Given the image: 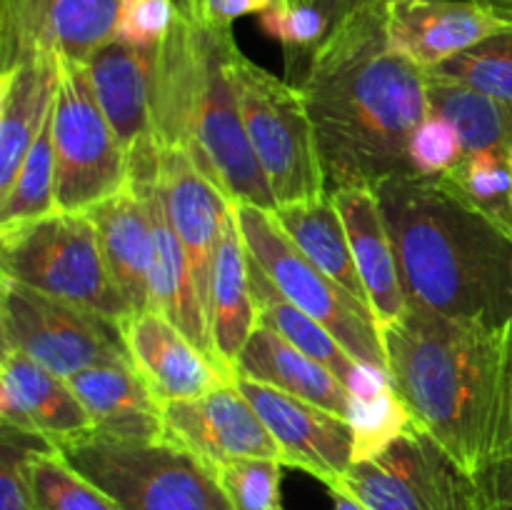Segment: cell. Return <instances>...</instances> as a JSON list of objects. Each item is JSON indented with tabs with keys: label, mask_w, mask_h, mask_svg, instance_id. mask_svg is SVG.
I'll use <instances>...</instances> for the list:
<instances>
[{
	"label": "cell",
	"mask_w": 512,
	"mask_h": 510,
	"mask_svg": "<svg viewBox=\"0 0 512 510\" xmlns=\"http://www.w3.org/2000/svg\"><path fill=\"white\" fill-rule=\"evenodd\" d=\"M298 88L333 190L415 175L410 140L430 115L428 78L390 45L383 0L330 30Z\"/></svg>",
	"instance_id": "6da1fadb"
},
{
	"label": "cell",
	"mask_w": 512,
	"mask_h": 510,
	"mask_svg": "<svg viewBox=\"0 0 512 510\" xmlns=\"http://www.w3.org/2000/svg\"><path fill=\"white\" fill-rule=\"evenodd\" d=\"M380 335L398 398L465 473L512 458V318H448L408 300Z\"/></svg>",
	"instance_id": "7a4b0ae2"
},
{
	"label": "cell",
	"mask_w": 512,
	"mask_h": 510,
	"mask_svg": "<svg viewBox=\"0 0 512 510\" xmlns=\"http://www.w3.org/2000/svg\"><path fill=\"white\" fill-rule=\"evenodd\" d=\"M405 298L448 318H512V238L443 178L398 175L375 188Z\"/></svg>",
	"instance_id": "3957f363"
},
{
	"label": "cell",
	"mask_w": 512,
	"mask_h": 510,
	"mask_svg": "<svg viewBox=\"0 0 512 510\" xmlns=\"http://www.w3.org/2000/svg\"><path fill=\"white\" fill-rule=\"evenodd\" d=\"M235 53L233 28H213L190 0H175V23L155 58V135L160 148L188 150L230 203L275 210L240 115Z\"/></svg>",
	"instance_id": "277c9868"
},
{
	"label": "cell",
	"mask_w": 512,
	"mask_h": 510,
	"mask_svg": "<svg viewBox=\"0 0 512 510\" xmlns=\"http://www.w3.org/2000/svg\"><path fill=\"white\" fill-rule=\"evenodd\" d=\"M58 450L120 510H235L218 473L165 438L128 443L88 435Z\"/></svg>",
	"instance_id": "5b68a950"
},
{
	"label": "cell",
	"mask_w": 512,
	"mask_h": 510,
	"mask_svg": "<svg viewBox=\"0 0 512 510\" xmlns=\"http://www.w3.org/2000/svg\"><path fill=\"white\" fill-rule=\"evenodd\" d=\"M3 275L123 323L133 315L110 275L98 230L85 213H53L0 230Z\"/></svg>",
	"instance_id": "8992f818"
},
{
	"label": "cell",
	"mask_w": 512,
	"mask_h": 510,
	"mask_svg": "<svg viewBox=\"0 0 512 510\" xmlns=\"http://www.w3.org/2000/svg\"><path fill=\"white\" fill-rule=\"evenodd\" d=\"M250 148L278 205L328 193V175L315 140L313 120L298 85L260 68L238 48L233 60Z\"/></svg>",
	"instance_id": "52a82bcc"
},
{
	"label": "cell",
	"mask_w": 512,
	"mask_h": 510,
	"mask_svg": "<svg viewBox=\"0 0 512 510\" xmlns=\"http://www.w3.org/2000/svg\"><path fill=\"white\" fill-rule=\"evenodd\" d=\"M233 210L245 248L278 285L280 293L310 318L323 323L358 363L388 370L383 335L373 310L300 253L275 218V210L250 203H233Z\"/></svg>",
	"instance_id": "ba28073f"
},
{
	"label": "cell",
	"mask_w": 512,
	"mask_h": 510,
	"mask_svg": "<svg viewBox=\"0 0 512 510\" xmlns=\"http://www.w3.org/2000/svg\"><path fill=\"white\" fill-rule=\"evenodd\" d=\"M0 335L3 350H20L60 378L98 365H135L118 320L8 275H0Z\"/></svg>",
	"instance_id": "9c48e42d"
},
{
	"label": "cell",
	"mask_w": 512,
	"mask_h": 510,
	"mask_svg": "<svg viewBox=\"0 0 512 510\" xmlns=\"http://www.w3.org/2000/svg\"><path fill=\"white\" fill-rule=\"evenodd\" d=\"M55 198L60 213H88L128 188V160L100 110L88 68L60 60L53 100Z\"/></svg>",
	"instance_id": "30bf717a"
},
{
	"label": "cell",
	"mask_w": 512,
	"mask_h": 510,
	"mask_svg": "<svg viewBox=\"0 0 512 510\" xmlns=\"http://www.w3.org/2000/svg\"><path fill=\"white\" fill-rule=\"evenodd\" d=\"M330 493L365 510H475L473 475L418 425L375 458L355 460Z\"/></svg>",
	"instance_id": "8fae6325"
},
{
	"label": "cell",
	"mask_w": 512,
	"mask_h": 510,
	"mask_svg": "<svg viewBox=\"0 0 512 510\" xmlns=\"http://www.w3.org/2000/svg\"><path fill=\"white\" fill-rule=\"evenodd\" d=\"M155 58L158 48H135L110 40L85 65L100 110L128 160V185H150L158 180L160 143L153 115Z\"/></svg>",
	"instance_id": "7c38bea8"
},
{
	"label": "cell",
	"mask_w": 512,
	"mask_h": 510,
	"mask_svg": "<svg viewBox=\"0 0 512 510\" xmlns=\"http://www.w3.org/2000/svg\"><path fill=\"white\" fill-rule=\"evenodd\" d=\"M235 385L278 443L283 465L305 470L328 490L335 488L355 460L350 420L245 375H235Z\"/></svg>",
	"instance_id": "4fadbf2b"
},
{
	"label": "cell",
	"mask_w": 512,
	"mask_h": 510,
	"mask_svg": "<svg viewBox=\"0 0 512 510\" xmlns=\"http://www.w3.org/2000/svg\"><path fill=\"white\" fill-rule=\"evenodd\" d=\"M165 440L198 455L218 470L240 458H275L280 448L238 385L208 395L163 403Z\"/></svg>",
	"instance_id": "5bb4252c"
},
{
	"label": "cell",
	"mask_w": 512,
	"mask_h": 510,
	"mask_svg": "<svg viewBox=\"0 0 512 510\" xmlns=\"http://www.w3.org/2000/svg\"><path fill=\"white\" fill-rule=\"evenodd\" d=\"M383 8L390 45L423 70L512 28L478 0H383Z\"/></svg>",
	"instance_id": "9a60e30c"
},
{
	"label": "cell",
	"mask_w": 512,
	"mask_h": 510,
	"mask_svg": "<svg viewBox=\"0 0 512 510\" xmlns=\"http://www.w3.org/2000/svg\"><path fill=\"white\" fill-rule=\"evenodd\" d=\"M158 193L165 215L193 265L200 300L208 313L215 253L233 203L183 148H160Z\"/></svg>",
	"instance_id": "2e32d148"
},
{
	"label": "cell",
	"mask_w": 512,
	"mask_h": 510,
	"mask_svg": "<svg viewBox=\"0 0 512 510\" xmlns=\"http://www.w3.org/2000/svg\"><path fill=\"white\" fill-rule=\"evenodd\" d=\"M120 0H33L18 18L0 23L3 68L33 50H48L68 63L88 65L115 40Z\"/></svg>",
	"instance_id": "e0dca14e"
},
{
	"label": "cell",
	"mask_w": 512,
	"mask_h": 510,
	"mask_svg": "<svg viewBox=\"0 0 512 510\" xmlns=\"http://www.w3.org/2000/svg\"><path fill=\"white\" fill-rule=\"evenodd\" d=\"M0 420L38 435L53 448L95 433L88 410L70 383L20 350H3L0 363Z\"/></svg>",
	"instance_id": "ac0fdd59"
},
{
	"label": "cell",
	"mask_w": 512,
	"mask_h": 510,
	"mask_svg": "<svg viewBox=\"0 0 512 510\" xmlns=\"http://www.w3.org/2000/svg\"><path fill=\"white\" fill-rule=\"evenodd\" d=\"M120 325L135 368L163 403L200 398L225 385H235V373L213 363L165 315L140 310Z\"/></svg>",
	"instance_id": "d6986e66"
},
{
	"label": "cell",
	"mask_w": 512,
	"mask_h": 510,
	"mask_svg": "<svg viewBox=\"0 0 512 510\" xmlns=\"http://www.w3.org/2000/svg\"><path fill=\"white\" fill-rule=\"evenodd\" d=\"M145 198L150 210V223H153L155 238V258H153V275H150V310L165 315L175 328L183 335H188L213 363L220 368L230 370L220 360L218 350L213 345L210 335L208 313L200 300L198 283H195L193 265H190L188 253L183 243L175 235L168 215H165L163 200L158 193V180L150 185H130ZM233 373V370H230Z\"/></svg>",
	"instance_id": "ffe728a7"
},
{
	"label": "cell",
	"mask_w": 512,
	"mask_h": 510,
	"mask_svg": "<svg viewBox=\"0 0 512 510\" xmlns=\"http://www.w3.org/2000/svg\"><path fill=\"white\" fill-rule=\"evenodd\" d=\"M93 420V435L128 443L165 438L163 400L135 365H98L65 378Z\"/></svg>",
	"instance_id": "44dd1931"
},
{
	"label": "cell",
	"mask_w": 512,
	"mask_h": 510,
	"mask_svg": "<svg viewBox=\"0 0 512 510\" xmlns=\"http://www.w3.org/2000/svg\"><path fill=\"white\" fill-rule=\"evenodd\" d=\"M60 58L48 50L20 55L0 68V195L8 193L53 110Z\"/></svg>",
	"instance_id": "7402d4cb"
},
{
	"label": "cell",
	"mask_w": 512,
	"mask_h": 510,
	"mask_svg": "<svg viewBox=\"0 0 512 510\" xmlns=\"http://www.w3.org/2000/svg\"><path fill=\"white\" fill-rule=\"evenodd\" d=\"M338 203L340 215L348 228L355 268L365 285L368 305L378 328L398 323L408 308L393 240L385 225L380 200L373 188H338L330 190Z\"/></svg>",
	"instance_id": "603a6c76"
},
{
	"label": "cell",
	"mask_w": 512,
	"mask_h": 510,
	"mask_svg": "<svg viewBox=\"0 0 512 510\" xmlns=\"http://www.w3.org/2000/svg\"><path fill=\"white\" fill-rule=\"evenodd\" d=\"M110 275L118 283L133 313L150 310V275H153L155 238L150 210L143 195L128 185L105 203L88 210Z\"/></svg>",
	"instance_id": "cb8c5ba5"
},
{
	"label": "cell",
	"mask_w": 512,
	"mask_h": 510,
	"mask_svg": "<svg viewBox=\"0 0 512 510\" xmlns=\"http://www.w3.org/2000/svg\"><path fill=\"white\" fill-rule=\"evenodd\" d=\"M235 375L273 385L343 418L350 415L353 395L343 380L265 325H258L248 338L235 365Z\"/></svg>",
	"instance_id": "d4e9b609"
},
{
	"label": "cell",
	"mask_w": 512,
	"mask_h": 510,
	"mask_svg": "<svg viewBox=\"0 0 512 510\" xmlns=\"http://www.w3.org/2000/svg\"><path fill=\"white\" fill-rule=\"evenodd\" d=\"M208 323L220 360L235 373L245 343L258 328V310L250 293L248 248L240 235L233 205L225 218L223 238L215 253L208 293Z\"/></svg>",
	"instance_id": "484cf974"
},
{
	"label": "cell",
	"mask_w": 512,
	"mask_h": 510,
	"mask_svg": "<svg viewBox=\"0 0 512 510\" xmlns=\"http://www.w3.org/2000/svg\"><path fill=\"white\" fill-rule=\"evenodd\" d=\"M275 218L310 263H315L335 283L343 285L353 298L368 305L365 285L355 268L348 228L330 190L315 198L278 205Z\"/></svg>",
	"instance_id": "4316f807"
},
{
	"label": "cell",
	"mask_w": 512,
	"mask_h": 510,
	"mask_svg": "<svg viewBox=\"0 0 512 510\" xmlns=\"http://www.w3.org/2000/svg\"><path fill=\"white\" fill-rule=\"evenodd\" d=\"M248 268L250 293H253L255 310H258V325H265V328H270L273 333H278L280 338L288 340L290 345L303 350L305 355H310L313 360L323 363L325 368H328L330 373L338 375L345 383V388H348L350 380L358 373V360L338 343V338H335L323 323H318V320L310 318L305 310H300L298 305L290 303L250 253Z\"/></svg>",
	"instance_id": "83f0119b"
},
{
	"label": "cell",
	"mask_w": 512,
	"mask_h": 510,
	"mask_svg": "<svg viewBox=\"0 0 512 510\" xmlns=\"http://www.w3.org/2000/svg\"><path fill=\"white\" fill-rule=\"evenodd\" d=\"M425 78L430 113L453 123L465 155L485 150L510 155L512 103L455 80L435 78L430 73H425Z\"/></svg>",
	"instance_id": "f1b7e54d"
},
{
	"label": "cell",
	"mask_w": 512,
	"mask_h": 510,
	"mask_svg": "<svg viewBox=\"0 0 512 510\" xmlns=\"http://www.w3.org/2000/svg\"><path fill=\"white\" fill-rule=\"evenodd\" d=\"M58 213L55 198V150H53V110L30 145L18 175L8 193L0 195V230L33 223Z\"/></svg>",
	"instance_id": "f546056e"
},
{
	"label": "cell",
	"mask_w": 512,
	"mask_h": 510,
	"mask_svg": "<svg viewBox=\"0 0 512 510\" xmlns=\"http://www.w3.org/2000/svg\"><path fill=\"white\" fill-rule=\"evenodd\" d=\"M28 485L33 510H120L108 493L75 470L53 445L30 455Z\"/></svg>",
	"instance_id": "4dcf8cb0"
},
{
	"label": "cell",
	"mask_w": 512,
	"mask_h": 510,
	"mask_svg": "<svg viewBox=\"0 0 512 510\" xmlns=\"http://www.w3.org/2000/svg\"><path fill=\"white\" fill-rule=\"evenodd\" d=\"M443 180L512 238L510 155L493 150L463 155V160L448 175H443Z\"/></svg>",
	"instance_id": "1f68e13d"
},
{
	"label": "cell",
	"mask_w": 512,
	"mask_h": 510,
	"mask_svg": "<svg viewBox=\"0 0 512 510\" xmlns=\"http://www.w3.org/2000/svg\"><path fill=\"white\" fill-rule=\"evenodd\" d=\"M258 25L268 38L278 40L283 45L288 75L293 85L303 80L315 50L330 35L328 18L313 3H288V0H280L278 5L258 15Z\"/></svg>",
	"instance_id": "d6a6232c"
},
{
	"label": "cell",
	"mask_w": 512,
	"mask_h": 510,
	"mask_svg": "<svg viewBox=\"0 0 512 510\" xmlns=\"http://www.w3.org/2000/svg\"><path fill=\"white\" fill-rule=\"evenodd\" d=\"M425 73L465 83L470 88H478L512 103V28L483 40L475 48L455 55L438 68L425 70Z\"/></svg>",
	"instance_id": "836d02e7"
},
{
	"label": "cell",
	"mask_w": 512,
	"mask_h": 510,
	"mask_svg": "<svg viewBox=\"0 0 512 510\" xmlns=\"http://www.w3.org/2000/svg\"><path fill=\"white\" fill-rule=\"evenodd\" d=\"M348 420L355 435V460L375 458L415 428L413 415L398 398L393 383L375 398H353Z\"/></svg>",
	"instance_id": "e575fe53"
},
{
	"label": "cell",
	"mask_w": 512,
	"mask_h": 510,
	"mask_svg": "<svg viewBox=\"0 0 512 510\" xmlns=\"http://www.w3.org/2000/svg\"><path fill=\"white\" fill-rule=\"evenodd\" d=\"M283 468V460L275 458H240L220 465L215 473L235 510H283Z\"/></svg>",
	"instance_id": "d590c367"
},
{
	"label": "cell",
	"mask_w": 512,
	"mask_h": 510,
	"mask_svg": "<svg viewBox=\"0 0 512 510\" xmlns=\"http://www.w3.org/2000/svg\"><path fill=\"white\" fill-rule=\"evenodd\" d=\"M38 435L3 425L0 430V510H33L28 485V460L35 450L48 448Z\"/></svg>",
	"instance_id": "8d00e7d4"
},
{
	"label": "cell",
	"mask_w": 512,
	"mask_h": 510,
	"mask_svg": "<svg viewBox=\"0 0 512 510\" xmlns=\"http://www.w3.org/2000/svg\"><path fill=\"white\" fill-rule=\"evenodd\" d=\"M463 143L453 123L430 113L410 140L413 173L423 178H443L463 160Z\"/></svg>",
	"instance_id": "74e56055"
},
{
	"label": "cell",
	"mask_w": 512,
	"mask_h": 510,
	"mask_svg": "<svg viewBox=\"0 0 512 510\" xmlns=\"http://www.w3.org/2000/svg\"><path fill=\"white\" fill-rule=\"evenodd\" d=\"M175 23V0H120L115 40L135 48H158Z\"/></svg>",
	"instance_id": "f35d334b"
},
{
	"label": "cell",
	"mask_w": 512,
	"mask_h": 510,
	"mask_svg": "<svg viewBox=\"0 0 512 510\" xmlns=\"http://www.w3.org/2000/svg\"><path fill=\"white\" fill-rule=\"evenodd\" d=\"M475 510H512V458L473 475Z\"/></svg>",
	"instance_id": "ab89813d"
},
{
	"label": "cell",
	"mask_w": 512,
	"mask_h": 510,
	"mask_svg": "<svg viewBox=\"0 0 512 510\" xmlns=\"http://www.w3.org/2000/svg\"><path fill=\"white\" fill-rule=\"evenodd\" d=\"M200 20L213 28H233V23L245 15H260L280 0H190Z\"/></svg>",
	"instance_id": "60d3db41"
},
{
	"label": "cell",
	"mask_w": 512,
	"mask_h": 510,
	"mask_svg": "<svg viewBox=\"0 0 512 510\" xmlns=\"http://www.w3.org/2000/svg\"><path fill=\"white\" fill-rule=\"evenodd\" d=\"M368 3H373V0H313L315 8L323 10V15L328 18L330 30L343 23L350 13H355V10Z\"/></svg>",
	"instance_id": "b9f144b4"
},
{
	"label": "cell",
	"mask_w": 512,
	"mask_h": 510,
	"mask_svg": "<svg viewBox=\"0 0 512 510\" xmlns=\"http://www.w3.org/2000/svg\"><path fill=\"white\" fill-rule=\"evenodd\" d=\"M33 0H0V23H8V20L18 18Z\"/></svg>",
	"instance_id": "7bdbcfd3"
},
{
	"label": "cell",
	"mask_w": 512,
	"mask_h": 510,
	"mask_svg": "<svg viewBox=\"0 0 512 510\" xmlns=\"http://www.w3.org/2000/svg\"><path fill=\"white\" fill-rule=\"evenodd\" d=\"M478 3H483L485 8L493 10L498 18H503L505 23L512 25V0H478Z\"/></svg>",
	"instance_id": "ee69618b"
},
{
	"label": "cell",
	"mask_w": 512,
	"mask_h": 510,
	"mask_svg": "<svg viewBox=\"0 0 512 510\" xmlns=\"http://www.w3.org/2000/svg\"><path fill=\"white\" fill-rule=\"evenodd\" d=\"M333 500H335L333 510H365L358 500H353L350 495H345V493H333Z\"/></svg>",
	"instance_id": "f6af8a7d"
},
{
	"label": "cell",
	"mask_w": 512,
	"mask_h": 510,
	"mask_svg": "<svg viewBox=\"0 0 512 510\" xmlns=\"http://www.w3.org/2000/svg\"><path fill=\"white\" fill-rule=\"evenodd\" d=\"M288 3H313V0H288Z\"/></svg>",
	"instance_id": "bcb514c9"
},
{
	"label": "cell",
	"mask_w": 512,
	"mask_h": 510,
	"mask_svg": "<svg viewBox=\"0 0 512 510\" xmlns=\"http://www.w3.org/2000/svg\"><path fill=\"white\" fill-rule=\"evenodd\" d=\"M510 173H512V148H510Z\"/></svg>",
	"instance_id": "7dc6e473"
}]
</instances>
